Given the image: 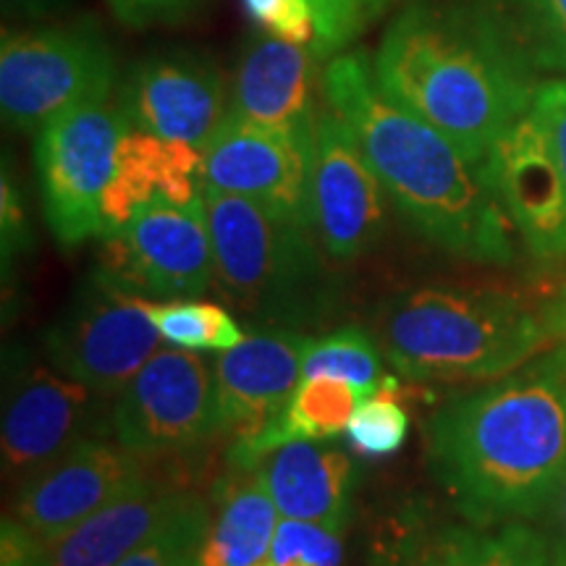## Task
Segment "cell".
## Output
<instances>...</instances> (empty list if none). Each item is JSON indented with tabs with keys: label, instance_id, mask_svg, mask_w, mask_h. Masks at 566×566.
<instances>
[{
	"label": "cell",
	"instance_id": "cell-16",
	"mask_svg": "<svg viewBox=\"0 0 566 566\" xmlns=\"http://www.w3.org/2000/svg\"><path fill=\"white\" fill-rule=\"evenodd\" d=\"M485 171L527 252L541 263L566 260V187L533 108L499 139Z\"/></svg>",
	"mask_w": 566,
	"mask_h": 566
},
{
	"label": "cell",
	"instance_id": "cell-7",
	"mask_svg": "<svg viewBox=\"0 0 566 566\" xmlns=\"http://www.w3.org/2000/svg\"><path fill=\"white\" fill-rule=\"evenodd\" d=\"M147 304V296L92 268L42 336L48 363L92 391L116 399L158 352L160 334Z\"/></svg>",
	"mask_w": 566,
	"mask_h": 566
},
{
	"label": "cell",
	"instance_id": "cell-9",
	"mask_svg": "<svg viewBox=\"0 0 566 566\" xmlns=\"http://www.w3.org/2000/svg\"><path fill=\"white\" fill-rule=\"evenodd\" d=\"M113 436L145 459H184L221 436L216 373L197 352L158 349L113 399Z\"/></svg>",
	"mask_w": 566,
	"mask_h": 566
},
{
	"label": "cell",
	"instance_id": "cell-13",
	"mask_svg": "<svg viewBox=\"0 0 566 566\" xmlns=\"http://www.w3.org/2000/svg\"><path fill=\"white\" fill-rule=\"evenodd\" d=\"M150 475V462L126 449L116 436L87 438L21 480L13 516L45 546H53Z\"/></svg>",
	"mask_w": 566,
	"mask_h": 566
},
{
	"label": "cell",
	"instance_id": "cell-24",
	"mask_svg": "<svg viewBox=\"0 0 566 566\" xmlns=\"http://www.w3.org/2000/svg\"><path fill=\"white\" fill-rule=\"evenodd\" d=\"M436 554L449 566H566V548L530 522L446 527Z\"/></svg>",
	"mask_w": 566,
	"mask_h": 566
},
{
	"label": "cell",
	"instance_id": "cell-35",
	"mask_svg": "<svg viewBox=\"0 0 566 566\" xmlns=\"http://www.w3.org/2000/svg\"><path fill=\"white\" fill-rule=\"evenodd\" d=\"M0 226H3V260L9 263L11 258L30 247L24 202H21V192L9 166L3 168V187H0Z\"/></svg>",
	"mask_w": 566,
	"mask_h": 566
},
{
	"label": "cell",
	"instance_id": "cell-14",
	"mask_svg": "<svg viewBox=\"0 0 566 566\" xmlns=\"http://www.w3.org/2000/svg\"><path fill=\"white\" fill-rule=\"evenodd\" d=\"M315 233L336 263H354L386 231V189L338 113L325 105L315 126Z\"/></svg>",
	"mask_w": 566,
	"mask_h": 566
},
{
	"label": "cell",
	"instance_id": "cell-21",
	"mask_svg": "<svg viewBox=\"0 0 566 566\" xmlns=\"http://www.w3.org/2000/svg\"><path fill=\"white\" fill-rule=\"evenodd\" d=\"M189 488L150 475L71 530L51 551V566H118L184 504Z\"/></svg>",
	"mask_w": 566,
	"mask_h": 566
},
{
	"label": "cell",
	"instance_id": "cell-10",
	"mask_svg": "<svg viewBox=\"0 0 566 566\" xmlns=\"http://www.w3.org/2000/svg\"><path fill=\"white\" fill-rule=\"evenodd\" d=\"M113 399L69 378L59 367L13 365L6 386L3 467L19 480L48 467L95 436H113Z\"/></svg>",
	"mask_w": 566,
	"mask_h": 566
},
{
	"label": "cell",
	"instance_id": "cell-32",
	"mask_svg": "<svg viewBox=\"0 0 566 566\" xmlns=\"http://www.w3.org/2000/svg\"><path fill=\"white\" fill-rule=\"evenodd\" d=\"M247 19L260 24L273 38L313 45L315 19L310 0H242Z\"/></svg>",
	"mask_w": 566,
	"mask_h": 566
},
{
	"label": "cell",
	"instance_id": "cell-31",
	"mask_svg": "<svg viewBox=\"0 0 566 566\" xmlns=\"http://www.w3.org/2000/svg\"><path fill=\"white\" fill-rule=\"evenodd\" d=\"M344 533L313 525V522L283 520L275 527L271 554L263 566H342Z\"/></svg>",
	"mask_w": 566,
	"mask_h": 566
},
{
	"label": "cell",
	"instance_id": "cell-29",
	"mask_svg": "<svg viewBox=\"0 0 566 566\" xmlns=\"http://www.w3.org/2000/svg\"><path fill=\"white\" fill-rule=\"evenodd\" d=\"M208 520L210 499L189 491L184 504L118 566H195Z\"/></svg>",
	"mask_w": 566,
	"mask_h": 566
},
{
	"label": "cell",
	"instance_id": "cell-18",
	"mask_svg": "<svg viewBox=\"0 0 566 566\" xmlns=\"http://www.w3.org/2000/svg\"><path fill=\"white\" fill-rule=\"evenodd\" d=\"M239 464L252 467L283 520L313 522L338 533L349 527L359 464L342 446L289 441Z\"/></svg>",
	"mask_w": 566,
	"mask_h": 566
},
{
	"label": "cell",
	"instance_id": "cell-17",
	"mask_svg": "<svg viewBox=\"0 0 566 566\" xmlns=\"http://www.w3.org/2000/svg\"><path fill=\"white\" fill-rule=\"evenodd\" d=\"M315 336L300 328L263 325L242 344L218 354L216 373L221 436L247 441L271 428L302 384L304 354Z\"/></svg>",
	"mask_w": 566,
	"mask_h": 566
},
{
	"label": "cell",
	"instance_id": "cell-33",
	"mask_svg": "<svg viewBox=\"0 0 566 566\" xmlns=\"http://www.w3.org/2000/svg\"><path fill=\"white\" fill-rule=\"evenodd\" d=\"M530 108H533L543 132H546L566 187V80H548L537 84Z\"/></svg>",
	"mask_w": 566,
	"mask_h": 566
},
{
	"label": "cell",
	"instance_id": "cell-3",
	"mask_svg": "<svg viewBox=\"0 0 566 566\" xmlns=\"http://www.w3.org/2000/svg\"><path fill=\"white\" fill-rule=\"evenodd\" d=\"M530 71L488 13L424 0L388 24L373 55L384 95L480 166L533 105Z\"/></svg>",
	"mask_w": 566,
	"mask_h": 566
},
{
	"label": "cell",
	"instance_id": "cell-34",
	"mask_svg": "<svg viewBox=\"0 0 566 566\" xmlns=\"http://www.w3.org/2000/svg\"><path fill=\"white\" fill-rule=\"evenodd\" d=\"M200 0H108V9L118 24L129 30L176 24L197 9Z\"/></svg>",
	"mask_w": 566,
	"mask_h": 566
},
{
	"label": "cell",
	"instance_id": "cell-5",
	"mask_svg": "<svg viewBox=\"0 0 566 566\" xmlns=\"http://www.w3.org/2000/svg\"><path fill=\"white\" fill-rule=\"evenodd\" d=\"M216 279L239 313L271 328H315L334 315L338 281L313 229L247 197L205 187Z\"/></svg>",
	"mask_w": 566,
	"mask_h": 566
},
{
	"label": "cell",
	"instance_id": "cell-25",
	"mask_svg": "<svg viewBox=\"0 0 566 566\" xmlns=\"http://www.w3.org/2000/svg\"><path fill=\"white\" fill-rule=\"evenodd\" d=\"M488 17L530 66L566 74V0H499Z\"/></svg>",
	"mask_w": 566,
	"mask_h": 566
},
{
	"label": "cell",
	"instance_id": "cell-2",
	"mask_svg": "<svg viewBox=\"0 0 566 566\" xmlns=\"http://www.w3.org/2000/svg\"><path fill=\"white\" fill-rule=\"evenodd\" d=\"M325 103L349 124L388 200L428 244L483 265L514 263V223L485 166L384 95L363 51L334 55Z\"/></svg>",
	"mask_w": 566,
	"mask_h": 566
},
{
	"label": "cell",
	"instance_id": "cell-23",
	"mask_svg": "<svg viewBox=\"0 0 566 566\" xmlns=\"http://www.w3.org/2000/svg\"><path fill=\"white\" fill-rule=\"evenodd\" d=\"M367 396L370 394L359 391L357 386L325 378V375L304 378L271 428H265L260 436L247 438V441L226 446V459L229 462H252L263 451L289 441H331V438L344 433L346 424Z\"/></svg>",
	"mask_w": 566,
	"mask_h": 566
},
{
	"label": "cell",
	"instance_id": "cell-6",
	"mask_svg": "<svg viewBox=\"0 0 566 566\" xmlns=\"http://www.w3.org/2000/svg\"><path fill=\"white\" fill-rule=\"evenodd\" d=\"M116 55L92 19L6 30L0 45V111L9 129L38 134L61 113L108 101Z\"/></svg>",
	"mask_w": 566,
	"mask_h": 566
},
{
	"label": "cell",
	"instance_id": "cell-4",
	"mask_svg": "<svg viewBox=\"0 0 566 566\" xmlns=\"http://www.w3.org/2000/svg\"><path fill=\"white\" fill-rule=\"evenodd\" d=\"M386 359L417 384L495 380L546 349L551 336L514 294L417 286L388 296L373 315Z\"/></svg>",
	"mask_w": 566,
	"mask_h": 566
},
{
	"label": "cell",
	"instance_id": "cell-27",
	"mask_svg": "<svg viewBox=\"0 0 566 566\" xmlns=\"http://www.w3.org/2000/svg\"><path fill=\"white\" fill-rule=\"evenodd\" d=\"M150 317L163 342L184 352H229L247 338L223 304L205 300H150Z\"/></svg>",
	"mask_w": 566,
	"mask_h": 566
},
{
	"label": "cell",
	"instance_id": "cell-22",
	"mask_svg": "<svg viewBox=\"0 0 566 566\" xmlns=\"http://www.w3.org/2000/svg\"><path fill=\"white\" fill-rule=\"evenodd\" d=\"M281 514L252 467L229 462L210 491V520L195 566H263Z\"/></svg>",
	"mask_w": 566,
	"mask_h": 566
},
{
	"label": "cell",
	"instance_id": "cell-39",
	"mask_svg": "<svg viewBox=\"0 0 566 566\" xmlns=\"http://www.w3.org/2000/svg\"><path fill=\"white\" fill-rule=\"evenodd\" d=\"M543 520H548L551 535H554L556 541L566 548V475L562 480V485L556 488L554 499H551L548 512H546V516H543Z\"/></svg>",
	"mask_w": 566,
	"mask_h": 566
},
{
	"label": "cell",
	"instance_id": "cell-30",
	"mask_svg": "<svg viewBox=\"0 0 566 566\" xmlns=\"http://www.w3.org/2000/svg\"><path fill=\"white\" fill-rule=\"evenodd\" d=\"M394 0H310L315 19V40L310 51L317 61L344 53Z\"/></svg>",
	"mask_w": 566,
	"mask_h": 566
},
{
	"label": "cell",
	"instance_id": "cell-12",
	"mask_svg": "<svg viewBox=\"0 0 566 566\" xmlns=\"http://www.w3.org/2000/svg\"><path fill=\"white\" fill-rule=\"evenodd\" d=\"M202 179L205 187L247 197L315 231V142L229 111L202 147Z\"/></svg>",
	"mask_w": 566,
	"mask_h": 566
},
{
	"label": "cell",
	"instance_id": "cell-37",
	"mask_svg": "<svg viewBox=\"0 0 566 566\" xmlns=\"http://www.w3.org/2000/svg\"><path fill=\"white\" fill-rule=\"evenodd\" d=\"M71 0H0L6 19H45L53 13H61Z\"/></svg>",
	"mask_w": 566,
	"mask_h": 566
},
{
	"label": "cell",
	"instance_id": "cell-26",
	"mask_svg": "<svg viewBox=\"0 0 566 566\" xmlns=\"http://www.w3.org/2000/svg\"><path fill=\"white\" fill-rule=\"evenodd\" d=\"M384 357L373 331L363 325H342L331 334L313 338L304 354L302 380L325 375L357 386L365 394H375L386 378Z\"/></svg>",
	"mask_w": 566,
	"mask_h": 566
},
{
	"label": "cell",
	"instance_id": "cell-38",
	"mask_svg": "<svg viewBox=\"0 0 566 566\" xmlns=\"http://www.w3.org/2000/svg\"><path fill=\"white\" fill-rule=\"evenodd\" d=\"M543 323H546L554 352L566 363V286L558 289V294L543 310Z\"/></svg>",
	"mask_w": 566,
	"mask_h": 566
},
{
	"label": "cell",
	"instance_id": "cell-20",
	"mask_svg": "<svg viewBox=\"0 0 566 566\" xmlns=\"http://www.w3.org/2000/svg\"><path fill=\"white\" fill-rule=\"evenodd\" d=\"M158 202L202 208V150L129 126L103 195V237L124 229L139 210Z\"/></svg>",
	"mask_w": 566,
	"mask_h": 566
},
{
	"label": "cell",
	"instance_id": "cell-1",
	"mask_svg": "<svg viewBox=\"0 0 566 566\" xmlns=\"http://www.w3.org/2000/svg\"><path fill=\"white\" fill-rule=\"evenodd\" d=\"M430 475L467 525L535 522L566 475V363L546 357L451 396L424 428Z\"/></svg>",
	"mask_w": 566,
	"mask_h": 566
},
{
	"label": "cell",
	"instance_id": "cell-8",
	"mask_svg": "<svg viewBox=\"0 0 566 566\" xmlns=\"http://www.w3.org/2000/svg\"><path fill=\"white\" fill-rule=\"evenodd\" d=\"M126 129L122 105L108 97L76 105L34 134L42 212L59 244L103 237V195Z\"/></svg>",
	"mask_w": 566,
	"mask_h": 566
},
{
	"label": "cell",
	"instance_id": "cell-36",
	"mask_svg": "<svg viewBox=\"0 0 566 566\" xmlns=\"http://www.w3.org/2000/svg\"><path fill=\"white\" fill-rule=\"evenodd\" d=\"M0 566H51V551L17 516H6L0 527Z\"/></svg>",
	"mask_w": 566,
	"mask_h": 566
},
{
	"label": "cell",
	"instance_id": "cell-19",
	"mask_svg": "<svg viewBox=\"0 0 566 566\" xmlns=\"http://www.w3.org/2000/svg\"><path fill=\"white\" fill-rule=\"evenodd\" d=\"M317 61L310 45L258 34L247 42L237 66L229 111L260 126L315 142Z\"/></svg>",
	"mask_w": 566,
	"mask_h": 566
},
{
	"label": "cell",
	"instance_id": "cell-15",
	"mask_svg": "<svg viewBox=\"0 0 566 566\" xmlns=\"http://www.w3.org/2000/svg\"><path fill=\"white\" fill-rule=\"evenodd\" d=\"M132 129L202 147L226 118V80L216 63L187 51L153 53L126 76L118 95Z\"/></svg>",
	"mask_w": 566,
	"mask_h": 566
},
{
	"label": "cell",
	"instance_id": "cell-28",
	"mask_svg": "<svg viewBox=\"0 0 566 566\" xmlns=\"http://www.w3.org/2000/svg\"><path fill=\"white\" fill-rule=\"evenodd\" d=\"M399 384L386 375L375 394L367 396L346 424V443L363 459H386L401 451L409 436V412L399 401Z\"/></svg>",
	"mask_w": 566,
	"mask_h": 566
},
{
	"label": "cell",
	"instance_id": "cell-40",
	"mask_svg": "<svg viewBox=\"0 0 566 566\" xmlns=\"http://www.w3.org/2000/svg\"><path fill=\"white\" fill-rule=\"evenodd\" d=\"M412 566H449V564H446L443 558L438 556L436 551H433V554H430V556H424V558H420V562H415Z\"/></svg>",
	"mask_w": 566,
	"mask_h": 566
},
{
	"label": "cell",
	"instance_id": "cell-11",
	"mask_svg": "<svg viewBox=\"0 0 566 566\" xmlns=\"http://www.w3.org/2000/svg\"><path fill=\"white\" fill-rule=\"evenodd\" d=\"M101 271L147 300H195L216 279V252L202 208L150 205L103 237Z\"/></svg>",
	"mask_w": 566,
	"mask_h": 566
}]
</instances>
